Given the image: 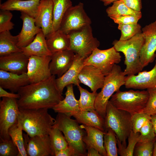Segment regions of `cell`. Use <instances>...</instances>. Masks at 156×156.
I'll use <instances>...</instances> for the list:
<instances>
[{"label":"cell","instance_id":"6da1fadb","mask_svg":"<svg viewBox=\"0 0 156 156\" xmlns=\"http://www.w3.org/2000/svg\"><path fill=\"white\" fill-rule=\"evenodd\" d=\"M55 76L21 87L17 93L20 109H52L64 98L56 83Z\"/></svg>","mask_w":156,"mask_h":156},{"label":"cell","instance_id":"7a4b0ae2","mask_svg":"<svg viewBox=\"0 0 156 156\" xmlns=\"http://www.w3.org/2000/svg\"><path fill=\"white\" fill-rule=\"evenodd\" d=\"M19 109L18 120L29 137L49 135L55 119L48 109Z\"/></svg>","mask_w":156,"mask_h":156},{"label":"cell","instance_id":"3957f363","mask_svg":"<svg viewBox=\"0 0 156 156\" xmlns=\"http://www.w3.org/2000/svg\"><path fill=\"white\" fill-rule=\"evenodd\" d=\"M131 117L130 113L117 108L108 101L105 118L106 131L110 128L115 133L119 142L117 143L118 154L127 146L126 140L132 130Z\"/></svg>","mask_w":156,"mask_h":156},{"label":"cell","instance_id":"277c9868","mask_svg":"<svg viewBox=\"0 0 156 156\" xmlns=\"http://www.w3.org/2000/svg\"><path fill=\"white\" fill-rule=\"evenodd\" d=\"M145 42L142 33H138L126 40H115L113 47L117 52H121L125 57L126 66L123 73L127 76L135 75L142 71L143 67L140 61L141 51Z\"/></svg>","mask_w":156,"mask_h":156},{"label":"cell","instance_id":"5b68a950","mask_svg":"<svg viewBox=\"0 0 156 156\" xmlns=\"http://www.w3.org/2000/svg\"><path fill=\"white\" fill-rule=\"evenodd\" d=\"M65 114L57 113L55 124L64 135L68 145L74 150L77 156L87 155L86 147L83 139L85 130L76 120Z\"/></svg>","mask_w":156,"mask_h":156},{"label":"cell","instance_id":"8992f818","mask_svg":"<svg viewBox=\"0 0 156 156\" xmlns=\"http://www.w3.org/2000/svg\"><path fill=\"white\" fill-rule=\"evenodd\" d=\"M127 77L120 67L117 64L114 66L111 71L105 76L103 86L97 94L94 104L95 110L104 118L109 99L114 92L125 85Z\"/></svg>","mask_w":156,"mask_h":156},{"label":"cell","instance_id":"52a82bcc","mask_svg":"<svg viewBox=\"0 0 156 156\" xmlns=\"http://www.w3.org/2000/svg\"><path fill=\"white\" fill-rule=\"evenodd\" d=\"M149 94L147 90L121 91L119 90L111 97L110 101L117 108L131 115L141 112L148 101Z\"/></svg>","mask_w":156,"mask_h":156},{"label":"cell","instance_id":"ba28073f","mask_svg":"<svg viewBox=\"0 0 156 156\" xmlns=\"http://www.w3.org/2000/svg\"><path fill=\"white\" fill-rule=\"evenodd\" d=\"M68 34L70 39L68 50L77 54L84 59L100 45V42L94 37L90 25L70 31Z\"/></svg>","mask_w":156,"mask_h":156},{"label":"cell","instance_id":"9c48e42d","mask_svg":"<svg viewBox=\"0 0 156 156\" xmlns=\"http://www.w3.org/2000/svg\"><path fill=\"white\" fill-rule=\"evenodd\" d=\"M121 56L113 47L105 50L96 48L91 55L84 59V65H92L100 70L106 76L112 71L115 64L119 63Z\"/></svg>","mask_w":156,"mask_h":156},{"label":"cell","instance_id":"30bf717a","mask_svg":"<svg viewBox=\"0 0 156 156\" xmlns=\"http://www.w3.org/2000/svg\"><path fill=\"white\" fill-rule=\"evenodd\" d=\"M17 99L3 97L0 101V141L11 139L9 129L18 122L19 112Z\"/></svg>","mask_w":156,"mask_h":156},{"label":"cell","instance_id":"8fae6325","mask_svg":"<svg viewBox=\"0 0 156 156\" xmlns=\"http://www.w3.org/2000/svg\"><path fill=\"white\" fill-rule=\"evenodd\" d=\"M92 21L84 9L83 4L69 8L65 12L61 22L59 29L66 34L83 26L90 25Z\"/></svg>","mask_w":156,"mask_h":156},{"label":"cell","instance_id":"7c38bea8","mask_svg":"<svg viewBox=\"0 0 156 156\" xmlns=\"http://www.w3.org/2000/svg\"><path fill=\"white\" fill-rule=\"evenodd\" d=\"M51 56L29 57L27 74L30 83L38 82L50 77Z\"/></svg>","mask_w":156,"mask_h":156},{"label":"cell","instance_id":"4fadbf2b","mask_svg":"<svg viewBox=\"0 0 156 156\" xmlns=\"http://www.w3.org/2000/svg\"><path fill=\"white\" fill-rule=\"evenodd\" d=\"M145 42L141 51L140 61L142 66L153 62L156 57V21L142 29Z\"/></svg>","mask_w":156,"mask_h":156},{"label":"cell","instance_id":"5bb4252c","mask_svg":"<svg viewBox=\"0 0 156 156\" xmlns=\"http://www.w3.org/2000/svg\"><path fill=\"white\" fill-rule=\"evenodd\" d=\"M23 136L27 156H53L49 135L30 137L27 133H24Z\"/></svg>","mask_w":156,"mask_h":156},{"label":"cell","instance_id":"9a60e30c","mask_svg":"<svg viewBox=\"0 0 156 156\" xmlns=\"http://www.w3.org/2000/svg\"><path fill=\"white\" fill-rule=\"evenodd\" d=\"M29 57L22 51L0 57V70L18 74L27 73Z\"/></svg>","mask_w":156,"mask_h":156},{"label":"cell","instance_id":"2e32d148","mask_svg":"<svg viewBox=\"0 0 156 156\" xmlns=\"http://www.w3.org/2000/svg\"><path fill=\"white\" fill-rule=\"evenodd\" d=\"M75 54L67 49L52 54L49 64L52 75L62 76L70 68L73 62Z\"/></svg>","mask_w":156,"mask_h":156},{"label":"cell","instance_id":"e0dca14e","mask_svg":"<svg viewBox=\"0 0 156 156\" xmlns=\"http://www.w3.org/2000/svg\"><path fill=\"white\" fill-rule=\"evenodd\" d=\"M155 62L154 67L151 70L141 71L137 75L127 76L125 87L144 90L156 87V59Z\"/></svg>","mask_w":156,"mask_h":156},{"label":"cell","instance_id":"ac0fdd59","mask_svg":"<svg viewBox=\"0 0 156 156\" xmlns=\"http://www.w3.org/2000/svg\"><path fill=\"white\" fill-rule=\"evenodd\" d=\"M36 25L40 28L46 36L52 31L53 20L52 0H40L36 15Z\"/></svg>","mask_w":156,"mask_h":156},{"label":"cell","instance_id":"d6986e66","mask_svg":"<svg viewBox=\"0 0 156 156\" xmlns=\"http://www.w3.org/2000/svg\"><path fill=\"white\" fill-rule=\"evenodd\" d=\"M105 76L100 69L92 65H84L78 75L80 83L87 86L93 92L101 88Z\"/></svg>","mask_w":156,"mask_h":156},{"label":"cell","instance_id":"ffe728a7","mask_svg":"<svg viewBox=\"0 0 156 156\" xmlns=\"http://www.w3.org/2000/svg\"><path fill=\"white\" fill-rule=\"evenodd\" d=\"M84 59L75 54L73 62L70 68L61 77L56 79L57 86L62 94L64 88L70 84L77 86L80 83L78 77L82 68L84 66Z\"/></svg>","mask_w":156,"mask_h":156},{"label":"cell","instance_id":"44dd1931","mask_svg":"<svg viewBox=\"0 0 156 156\" xmlns=\"http://www.w3.org/2000/svg\"><path fill=\"white\" fill-rule=\"evenodd\" d=\"M20 18L23 21V25L20 32L17 35L18 46L21 49L30 44L42 29L36 25L34 18L28 14L21 12Z\"/></svg>","mask_w":156,"mask_h":156},{"label":"cell","instance_id":"7402d4cb","mask_svg":"<svg viewBox=\"0 0 156 156\" xmlns=\"http://www.w3.org/2000/svg\"><path fill=\"white\" fill-rule=\"evenodd\" d=\"M30 83L27 73L18 74L0 70V86L13 93Z\"/></svg>","mask_w":156,"mask_h":156},{"label":"cell","instance_id":"603a6c76","mask_svg":"<svg viewBox=\"0 0 156 156\" xmlns=\"http://www.w3.org/2000/svg\"><path fill=\"white\" fill-rule=\"evenodd\" d=\"M40 0H7L0 4L1 10L18 11L35 18Z\"/></svg>","mask_w":156,"mask_h":156},{"label":"cell","instance_id":"cb8c5ba5","mask_svg":"<svg viewBox=\"0 0 156 156\" xmlns=\"http://www.w3.org/2000/svg\"><path fill=\"white\" fill-rule=\"evenodd\" d=\"M80 126L86 132L83 140L86 148H93L97 150L102 156H107L104 146V136L105 132L96 128L83 124Z\"/></svg>","mask_w":156,"mask_h":156},{"label":"cell","instance_id":"d4e9b609","mask_svg":"<svg viewBox=\"0 0 156 156\" xmlns=\"http://www.w3.org/2000/svg\"><path fill=\"white\" fill-rule=\"evenodd\" d=\"M65 98L55 105L52 109L55 112L65 114L70 117L75 112L81 111L79 100L75 98L73 91V84L66 87Z\"/></svg>","mask_w":156,"mask_h":156},{"label":"cell","instance_id":"484cf974","mask_svg":"<svg viewBox=\"0 0 156 156\" xmlns=\"http://www.w3.org/2000/svg\"><path fill=\"white\" fill-rule=\"evenodd\" d=\"M72 116L75 118L79 123L95 127L105 132V118L96 110L75 112L72 114Z\"/></svg>","mask_w":156,"mask_h":156},{"label":"cell","instance_id":"4316f807","mask_svg":"<svg viewBox=\"0 0 156 156\" xmlns=\"http://www.w3.org/2000/svg\"><path fill=\"white\" fill-rule=\"evenodd\" d=\"M21 49L25 55L29 57L32 55L42 57L52 55L48 48L45 36L42 31L36 35L30 44Z\"/></svg>","mask_w":156,"mask_h":156},{"label":"cell","instance_id":"83f0119b","mask_svg":"<svg viewBox=\"0 0 156 156\" xmlns=\"http://www.w3.org/2000/svg\"><path fill=\"white\" fill-rule=\"evenodd\" d=\"M48 48L52 53L68 49L70 45L69 36L59 29L46 36Z\"/></svg>","mask_w":156,"mask_h":156},{"label":"cell","instance_id":"f1b7e54d","mask_svg":"<svg viewBox=\"0 0 156 156\" xmlns=\"http://www.w3.org/2000/svg\"><path fill=\"white\" fill-rule=\"evenodd\" d=\"M18 35L13 36L10 31L0 33V56L21 51L18 46Z\"/></svg>","mask_w":156,"mask_h":156},{"label":"cell","instance_id":"f546056e","mask_svg":"<svg viewBox=\"0 0 156 156\" xmlns=\"http://www.w3.org/2000/svg\"><path fill=\"white\" fill-rule=\"evenodd\" d=\"M53 20L51 32L59 29L62 19L66 11L72 6L71 0H52Z\"/></svg>","mask_w":156,"mask_h":156},{"label":"cell","instance_id":"4dcf8cb0","mask_svg":"<svg viewBox=\"0 0 156 156\" xmlns=\"http://www.w3.org/2000/svg\"><path fill=\"white\" fill-rule=\"evenodd\" d=\"M62 133L57 125L54 124L49 134L53 156H55L57 153L65 148L68 146Z\"/></svg>","mask_w":156,"mask_h":156},{"label":"cell","instance_id":"1f68e13d","mask_svg":"<svg viewBox=\"0 0 156 156\" xmlns=\"http://www.w3.org/2000/svg\"><path fill=\"white\" fill-rule=\"evenodd\" d=\"M107 16L110 18L120 16L131 15L141 18V12L134 11L127 7L121 0L113 3L111 6L108 7L106 10Z\"/></svg>","mask_w":156,"mask_h":156},{"label":"cell","instance_id":"d6a6232c","mask_svg":"<svg viewBox=\"0 0 156 156\" xmlns=\"http://www.w3.org/2000/svg\"><path fill=\"white\" fill-rule=\"evenodd\" d=\"M77 86L80 93V98L78 100L81 111H91L95 110L94 104L98 93L96 92H90L79 85Z\"/></svg>","mask_w":156,"mask_h":156},{"label":"cell","instance_id":"836d02e7","mask_svg":"<svg viewBox=\"0 0 156 156\" xmlns=\"http://www.w3.org/2000/svg\"><path fill=\"white\" fill-rule=\"evenodd\" d=\"M23 131L21 126L18 120L17 122L8 130V134L11 139L18 149V156H27L25 147Z\"/></svg>","mask_w":156,"mask_h":156},{"label":"cell","instance_id":"e575fe53","mask_svg":"<svg viewBox=\"0 0 156 156\" xmlns=\"http://www.w3.org/2000/svg\"><path fill=\"white\" fill-rule=\"evenodd\" d=\"M117 144V139L115 133L112 129L108 128L104 136V146L107 156H118Z\"/></svg>","mask_w":156,"mask_h":156},{"label":"cell","instance_id":"d590c367","mask_svg":"<svg viewBox=\"0 0 156 156\" xmlns=\"http://www.w3.org/2000/svg\"><path fill=\"white\" fill-rule=\"evenodd\" d=\"M118 29L121 32V35L119 39L120 40H128L137 34L142 33L141 27L138 23L119 24Z\"/></svg>","mask_w":156,"mask_h":156},{"label":"cell","instance_id":"8d00e7d4","mask_svg":"<svg viewBox=\"0 0 156 156\" xmlns=\"http://www.w3.org/2000/svg\"><path fill=\"white\" fill-rule=\"evenodd\" d=\"M155 141L138 142L135 145L133 155L135 156H153Z\"/></svg>","mask_w":156,"mask_h":156},{"label":"cell","instance_id":"74e56055","mask_svg":"<svg viewBox=\"0 0 156 156\" xmlns=\"http://www.w3.org/2000/svg\"><path fill=\"white\" fill-rule=\"evenodd\" d=\"M138 142L155 141L156 134L151 120L145 123L140 129Z\"/></svg>","mask_w":156,"mask_h":156},{"label":"cell","instance_id":"f35d334b","mask_svg":"<svg viewBox=\"0 0 156 156\" xmlns=\"http://www.w3.org/2000/svg\"><path fill=\"white\" fill-rule=\"evenodd\" d=\"M18 149L12 139L0 141V156H18Z\"/></svg>","mask_w":156,"mask_h":156},{"label":"cell","instance_id":"ab89813d","mask_svg":"<svg viewBox=\"0 0 156 156\" xmlns=\"http://www.w3.org/2000/svg\"><path fill=\"white\" fill-rule=\"evenodd\" d=\"M151 119V116L144 113H137L132 115V130L135 133L139 132L142 126Z\"/></svg>","mask_w":156,"mask_h":156},{"label":"cell","instance_id":"60d3db41","mask_svg":"<svg viewBox=\"0 0 156 156\" xmlns=\"http://www.w3.org/2000/svg\"><path fill=\"white\" fill-rule=\"evenodd\" d=\"M13 14L8 10L0 11V33L10 31L13 29L14 24L11 21Z\"/></svg>","mask_w":156,"mask_h":156},{"label":"cell","instance_id":"b9f144b4","mask_svg":"<svg viewBox=\"0 0 156 156\" xmlns=\"http://www.w3.org/2000/svg\"><path fill=\"white\" fill-rule=\"evenodd\" d=\"M140 133H135L132 130L128 137V144L119 154L122 156H133L134 149L136 143L139 141Z\"/></svg>","mask_w":156,"mask_h":156},{"label":"cell","instance_id":"7bdbcfd3","mask_svg":"<svg viewBox=\"0 0 156 156\" xmlns=\"http://www.w3.org/2000/svg\"><path fill=\"white\" fill-rule=\"evenodd\" d=\"M149 94L148 101L145 108L140 113L151 116L156 114V87L147 89Z\"/></svg>","mask_w":156,"mask_h":156},{"label":"cell","instance_id":"ee69618b","mask_svg":"<svg viewBox=\"0 0 156 156\" xmlns=\"http://www.w3.org/2000/svg\"><path fill=\"white\" fill-rule=\"evenodd\" d=\"M141 17L133 15L120 16L111 18L114 22L119 24H127L137 23Z\"/></svg>","mask_w":156,"mask_h":156},{"label":"cell","instance_id":"f6af8a7d","mask_svg":"<svg viewBox=\"0 0 156 156\" xmlns=\"http://www.w3.org/2000/svg\"><path fill=\"white\" fill-rule=\"evenodd\" d=\"M128 7L138 12H141L142 0H121Z\"/></svg>","mask_w":156,"mask_h":156},{"label":"cell","instance_id":"bcb514c9","mask_svg":"<svg viewBox=\"0 0 156 156\" xmlns=\"http://www.w3.org/2000/svg\"><path fill=\"white\" fill-rule=\"evenodd\" d=\"M55 156H77L74 150L69 146L59 151Z\"/></svg>","mask_w":156,"mask_h":156},{"label":"cell","instance_id":"7dc6e473","mask_svg":"<svg viewBox=\"0 0 156 156\" xmlns=\"http://www.w3.org/2000/svg\"><path fill=\"white\" fill-rule=\"evenodd\" d=\"M0 97L14 98L17 99H19V95L18 93L16 94L8 92L0 86Z\"/></svg>","mask_w":156,"mask_h":156},{"label":"cell","instance_id":"c3c4849f","mask_svg":"<svg viewBox=\"0 0 156 156\" xmlns=\"http://www.w3.org/2000/svg\"><path fill=\"white\" fill-rule=\"evenodd\" d=\"M86 148L88 150L87 156H102L99 152L93 148L88 147Z\"/></svg>","mask_w":156,"mask_h":156},{"label":"cell","instance_id":"681fc988","mask_svg":"<svg viewBox=\"0 0 156 156\" xmlns=\"http://www.w3.org/2000/svg\"><path fill=\"white\" fill-rule=\"evenodd\" d=\"M151 121L152 123L156 135V114L151 116Z\"/></svg>","mask_w":156,"mask_h":156},{"label":"cell","instance_id":"f907efd6","mask_svg":"<svg viewBox=\"0 0 156 156\" xmlns=\"http://www.w3.org/2000/svg\"><path fill=\"white\" fill-rule=\"evenodd\" d=\"M118 0H100V1L103 3L104 6H107Z\"/></svg>","mask_w":156,"mask_h":156},{"label":"cell","instance_id":"816d5d0a","mask_svg":"<svg viewBox=\"0 0 156 156\" xmlns=\"http://www.w3.org/2000/svg\"><path fill=\"white\" fill-rule=\"evenodd\" d=\"M153 156H156V138L154 143V148Z\"/></svg>","mask_w":156,"mask_h":156}]
</instances>
